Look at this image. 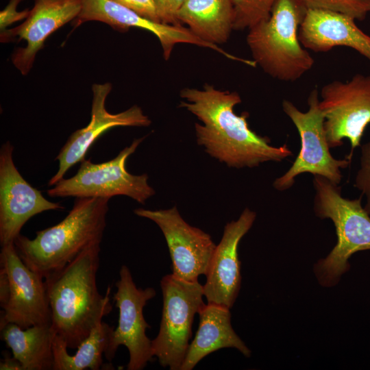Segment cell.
Wrapping results in <instances>:
<instances>
[{
	"label": "cell",
	"mask_w": 370,
	"mask_h": 370,
	"mask_svg": "<svg viewBox=\"0 0 370 370\" xmlns=\"http://www.w3.org/2000/svg\"><path fill=\"white\" fill-rule=\"evenodd\" d=\"M179 106L196 116L197 143L210 156L228 166L253 168L265 162H281L293 156L286 144L275 147L267 136L249 127L247 112L236 114L234 107L241 103L237 92L221 90L206 84L201 90L184 88Z\"/></svg>",
	"instance_id": "obj_1"
},
{
	"label": "cell",
	"mask_w": 370,
	"mask_h": 370,
	"mask_svg": "<svg viewBox=\"0 0 370 370\" xmlns=\"http://www.w3.org/2000/svg\"><path fill=\"white\" fill-rule=\"evenodd\" d=\"M100 244L89 246L61 269L45 278L51 313V328L77 348L112 310L110 288L104 296L97 287Z\"/></svg>",
	"instance_id": "obj_2"
},
{
	"label": "cell",
	"mask_w": 370,
	"mask_h": 370,
	"mask_svg": "<svg viewBox=\"0 0 370 370\" xmlns=\"http://www.w3.org/2000/svg\"><path fill=\"white\" fill-rule=\"evenodd\" d=\"M109 200L76 197L69 214L58 224L36 232L33 239L20 234L14 243L24 263L45 278L89 246L101 244Z\"/></svg>",
	"instance_id": "obj_3"
},
{
	"label": "cell",
	"mask_w": 370,
	"mask_h": 370,
	"mask_svg": "<svg viewBox=\"0 0 370 370\" xmlns=\"http://www.w3.org/2000/svg\"><path fill=\"white\" fill-rule=\"evenodd\" d=\"M306 10L298 0H277L269 17L248 29L254 61L275 79L295 82L314 64L299 39Z\"/></svg>",
	"instance_id": "obj_4"
},
{
	"label": "cell",
	"mask_w": 370,
	"mask_h": 370,
	"mask_svg": "<svg viewBox=\"0 0 370 370\" xmlns=\"http://www.w3.org/2000/svg\"><path fill=\"white\" fill-rule=\"evenodd\" d=\"M312 183L314 214L320 219L332 220L337 236L330 253L314 267L319 284L330 287L349 269L348 260L354 254L370 250V215L361 204L362 196L345 198L339 185L320 175H314Z\"/></svg>",
	"instance_id": "obj_5"
},
{
	"label": "cell",
	"mask_w": 370,
	"mask_h": 370,
	"mask_svg": "<svg viewBox=\"0 0 370 370\" xmlns=\"http://www.w3.org/2000/svg\"><path fill=\"white\" fill-rule=\"evenodd\" d=\"M160 287L163 308L159 332L151 340L152 354L162 367L180 370L189 347L194 317L205 304L204 288L198 280H184L173 273L162 278Z\"/></svg>",
	"instance_id": "obj_6"
},
{
	"label": "cell",
	"mask_w": 370,
	"mask_h": 370,
	"mask_svg": "<svg viewBox=\"0 0 370 370\" xmlns=\"http://www.w3.org/2000/svg\"><path fill=\"white\" fill-rule=\"evenodd\" d=\"M145 137L133 140L113 159L93 163L90 158L84 159L76 174L58 182L47 190L52 197H103L110 199L117 195L131 197L139 204L155 194L148 183V175H133L125 167L127 158L135 152Z\"/></svg>",
	"instance_id": "obj_7"
},
{
	"label": "cell",
	"mask_w": 370,
	"mask_h": 370,
	"mask_svg": "<svg viewBox=\"0 0 370 370\" xmlns=\"http://www.w3.org/2000/svg\"><path fill=\"white\" fill-rule=\"evenodd\" d=\"M319 92L311 90L308 97V110L300 111L291 101L284 99L282 110L291 120L300 137V150L289 169L273 183L279 190H286L294 184L295 177L304 173L320 175L339 185L341 169H346L351 160L336 159L330 153L325 129V116L319 107Z\"/></svg>",
	"instance_id": "obj_8"
},
{
	"label": "cell",
	"mask_w": 370,
	"mask_h": 370,
	"mask_svg": "<svg viewBox=\"0 0 370 370\" xmlns=\"http://www.w3.org/2000/svg\"><path fill=\"white\" fill-rule=\"evenodd\" d=\"M320 96L328 146L341 147L347 138L351 151L347 158L351 160L370 123V75L357 73L345 82L334 80L321 88Z\"/></svg>",
	"instance_id": "obj_9"
},
{
	"label": "cell",
	"mask_w": 370,
	"mask_h": 370,
	"mask_svg": "<svg viewBox=\"0 0 370 370\" xmlns=\"http://www.w3.org/2000/svg\"><path fill=\"white\" fill-rule=\"evenodd\" d=\"M115 285L113 299L119 309L118 325L114 329L104 356L110 362L119 347L124 345L129 352L127 369L142 370L153 357L151 340L146 334L150 326L144 318L143 308L156 296V291L151 287L137 288L126 265L121 266Z\"/></svg>",
	"instance_id": "obj_10"
},
{
	"label": "cell",
	"mask_w": 370,
	"mask_h": 370,
	"mask_svg": "<svg viewBox=\"0 0 370 370\" xmlns=\"http://www.w3.org/2000/svg\"><path fill=\"white\" fill-rule=\"evenodd\" d=\"M0 266L6 273L9 292L1 306V330L10 323L22 328L51 325V313L45 278L30 269L18 255L14 243L1 246Z\"/></svg>",
	"instance_id": "obj_11"
},
{
	"label": "cell",
	"mask_w": 370,
	"mask_h": 370,
	"mask_svg": "<svg viewBox=\"0 0 370 370\" xmlns=\"http://www.w3.org/2000/svg\"><path fill=\"white\" fill-rule=\"evenodd\" d=\"M134 212L151 220L161 230L169 250L175 276L197 281L200 275L206 274L216 248L208 234L186 223L175 206L158 210L137 208Z\"/></svg>",
	"instance_id": "obj_12"
},
{
	"label": "cell",
	"mask_w": 370,
	"mask_h": 370,
	"mask_svg": "<svg viewBox=\"0 0 370 370\" xmlns=\"http://www.w3.org/2000/svg\"><path fill=\"white\" fill-rule=\"evenodd\" d=\"M14 147L10 141L0 149V243H14L32 217L47 210L64 209L51 202L21 175L13 160Z\"/></svg>",
	"instance_id": "obj_13"
},
{
	"label": "cell",
	"mask_w": 370,
	"mask_h": 370,
	"mask_svg": "<svg viewBox=\"0 0 370 370\" xmlns=\"http://www.w3.org/2000/svg\"><path fill=\"white\" fill-rule=\"evenodd\" d=\"M111 90L112 84L108 82L92 86L90 121L85 127L72 133L61 148L55 158L58 161V169L49 180V186H54L71 167L84 160L93 143L105 132L115 127H147L151 123L138 106L119 113H110L106 108V101Z\"/></svg>",
	"instance_id": "obj_14"
},
{
	"label": "cell",
	"mask_w": 370,
	"mask_h": 370,
	"mask_svg": "<svg viewBox=\"0 0 370 370\" xmlns=\"http://www.w3.org/2000/svg\"><path fill=\"white\" fill-rule=\"evenodd\" d=\"M82 0H34L27 18L19 25L0 35L1 42L18 40L26 41L25 47L14 51L11 60L23 75L32 69L38 52L47 38L79 15Z\"/></svg>",
	"instance_id": "obj_15"
},
{
	"label": "cell",
	"mask_w": 370,
	"mask_h": 370,
	"mask_svg": "<svg viewBox=\"0 0 370 370\" xmlns=\"http://www.w3.org/2000/svg\"><path fill=\"white\" fill-rule=\"evenodd\" d=\"M88 21L102 22L123 32L131 27L149 31L158 38L163 57L166 60L174 47L180 43L209 48L224 56H227V52L222 48L200 39L188 27L150 21L113 0H82V10L72 24L75 28Z\"/></svg>",
	"instance_id": "obj_16"
},
{
	"label": "cell",
	"mask_w": 370,
	"mask_h": 370,
	"mask_svg": "<svg viewBox=\"0 0 370 370\" xmlns=\"http://www.w3.org/2000/svg\"><path fill=\"white\" fill-rule=\"evenodd\" d=\"M256 213L245 208L238 219L226 224L223 236L210 260L206 281L203 285L208 303L231 308L238 295L241 284V262L238 246L256 220Z\"/></svg>",
	"instance_id": "obj_17"
},
{
	"label": "cell",
	"mask_w": 370,
	"mask_h": 370,
	"mask_svg": "<svg viewBox=\"0 0 370 370\" xmlns=\"http://www.w3.org/2000/svg\"><path fill=\"white\" fill-rule=\"evenodd\" d=\"M355 21L342 13L309 9L299 27V39L304 48L317 53L344 46L356 50L370 62V36Z\"/></svg>",
	"instance_id": "obj_18"
},
{
	"label": "cell",
	"mask_w": 370,
	"mask_h": 370,
	"mask_svg": "<svg viewBox=\"0 0 370 370\" xmlns=\"http://www.w3.org/2000/svg\"><path fill=\"white\" fill-rule=\"evenodd\" d=\"M229 308L208 303L198 312L199 323L180 370H192L208 354L222 348H236L245 356H251L250 349L236 334L231 325Z\"/></svg>",
	"instance_id": "obj_19"
},
{
	"label": "cell",
	"mask_w": 370,
	"mask_h": 370,
	"mask_svg": "<svg viewBox=\"0 0 370 370\" xmlns=\"http://www.w3.org/2000/svg\"><path fill=\"white\" fill-rule=\"evenodd\" d=\"M178 19L200 39L214 45L225 43L234 30L232 0H185Z\"/></svg>",
	"instance_id": "obj_20"
},
{
	"label": "cell",
	"mask_w": 370,
	"mask_h": 370,
	"mask_svg": "<svg viewBox=\"0 0 370 370\" xmlns=\"http://www.w3.org/2000/svg\"><path fill=\"white\" fill-rule=\"evenodd\" d=\"M1 331L2 339L23 370H53L56 332L51 325H37L24 329L10 323Z\"/></svg>",
	"instance_id": "obj_21"
},
{
	"label": "cell",
	"mask_w": 370,
	"mask_h": 370,
	"mask_svg": "<svg viewBox=\"0 0 370 370\" xmlns=\"http://www.w3.org/2000/svg\"><path fill=\"white\" fill-rule=\"evenodd\" d=\"M114 329L103 320L81 342L73 355L68 353L66 342L56 334L53 344V370H99L110 344Z\"/></svg>",
	"instance_id": "obj_22"
},
{
	"label": "cell",
	"mask_w": 370,
	"mask_h": 370,
	"mask_svg": "<svg viewBox=\"0 0 370 370\" xmlns=\"http://www.w3.org/2000/svg\"><path fill=\"white\" fill-rule=\"evenodd\" d=\"M277 0H232L234 19L233 29H249L267 20Z\"/></svg>",
	"instance_id": "obj_23"
},
{
	"label": "cell",
	"mask_w": 370,
	"mask_h": 370,
	"mask_svg": "<svg viewBox=\"0 0 370 370\" xmlns=\"http://www.w3.org/2000/svg\"><path fill=\"white\" fill-rule=\"evenodd\" d=\"M306 9L324 10L363 21L370 13V0H298Z\"/></svg>",
	"instance_id": "obj_24"
},
{
	"label": "cell",
	"mask_w": 370,
	"mask_h": 370,
	"mask_svg": "<svg viewBox=\"0 0 370 370\" xmlns=\"http://www.w3.org/2000/svg\"><path fill=\"white\" fill-rule=\"evenodd\" d=\"M359 168L356 172L354 186L365 197V209L370 215V140L361 145Z\"/></svg>",
	"instance_id": "obj_25"
},
{
	"label": "cell",
	"mask_w": 370,
	"mask_h": 370,
	"mask_svg": "<svg viewBox=\"0 0 370 370\" xmlns=\"http://www.w3.org/2000/svg\"><path fill=\"white\" fill-rule=\"evenodd\" d=\"M23 0H9L6 6L0 12V35L4 34L10 26L19 21L25 20L30 10L27 8L17 11V7Z\"/></svg>",
	"instance_id": "obj_26"
},
{
	"label": "cell",
	"mask_w": 370,
	"mask_h": 370,
	"mask_svg": "<svg viewBox=\"0 0 370 370\" xmlns=\"http://www.w3.org/2000/svg\"><path fill=\"white\" fill-rule=\"evenodd\" d=\"M185 0H153L160 21L163 24L181 25L178 12Z\"/></svg>",
	"instance_id": "obj_27"
},
{
	"label": "cell",
	"mask_w": 370,
	"mask_h": 370,
	"mask_svg": "<svg viewBox=\"0 0 370 370\" xmlns=\"http://www.w3.org/2000/svg\"><path fill=\"white\" fill-rule=\"evenodd\" d=\"M150 21L161 23L153 0H113Z\"/></svg>",
	"instance_id": "obj_28"
},
{
	"label": "cell",
	"mask_w": 370,
	"mask_h": 370,
	"mask_svg": "<svg viewBox=\"0 0 370 370\" xmlns=\"http://www.w3.org/2000/svg\"><path fill=\"white\" fill-rule=\"evenodd\" d=\"M0 370H23L21 362L14 356H5L0 362Z\"/></svg>",
	"instance_id": "obj_29"
}]
</instances>
